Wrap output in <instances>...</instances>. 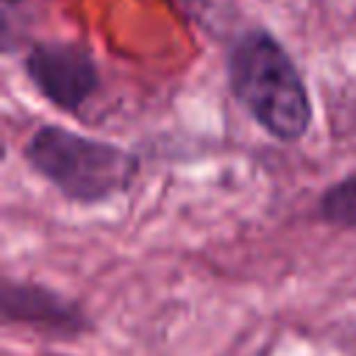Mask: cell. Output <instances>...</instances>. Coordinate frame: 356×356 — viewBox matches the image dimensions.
Listing matches in <instances>:
<instances>
[{"label":"cell","instance_id":"3957f363","mask_svg":"<svg viewBox=\"0 0 356 356\" xmlns=\"http://www.w3.org/2000/svg\"><path fill=\"white\" fill-rule=\"evenodd\" d=\"M25 72L53 106L72 114L83 108L100 83L92 56L83 47L64 42L33 44L25 56Z\"/></svg>","mask_w":356,"mask_h":356},{"label":"cell","instance_id":"7a4b0ae2","mask_svg":"<svg viewBox=\"0 0 356 356\" xmlns=\"http://www.w3.org/2000/svg\"><path fill=\"white\" fill-rule=\"evenodd\" d=\"M28 164L75 203H100L125 192L136 175L134 153L81 136L61 125H42L25 145Z\"/></svg>","mask_w":356,"mask_h":356},{"label":"cell","instance_id":"6da1fadb","mask_svg":"<svg viewBox=\"0 0 356 356\" xmlns=\"http://www.w3.org/2000/svg\"><path fill=\"white\" fill-rule=\"evenodd\" d=\"M228 78L245 111L275 139L295 142L309 131L312 100L306 83L289 53L267 31H250L234 44Z\"/></svg>","mask_w":356,"mask_h":356},{"label":"cell","instance_id":"277c9868","mask_svg":"<svg viewBox=\"0 0 356 356\" xmlns=\"http://www.w3.org/2000/svg\"><path fill=\"white\" fill-rule=\"evenodd\" d=\"M3 312L6 320H19V323H36L44 328H72L78 312L56 298L53 292L31 284H6L3 286Z\"/></svg>","mask_w":356,"mask_h":356},{"label":"cell","instance_id":"5b68a950","mask_svg":"<svg viewBox=\"0 0 356 356\" xmlns=\"http://www.w3.org/2000/svg\"><path fill=\"white\" fill-rule=\"evenodd\" d=\"M320 217L339 228H356V172L323 192Z\"/></svg>","mask_w":356,"mask_h":356}]
</instances>
